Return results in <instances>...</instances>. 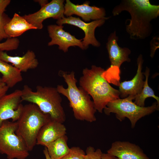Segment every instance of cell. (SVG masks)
<instances>
[{
	"mask_svg": "<svg viewBox=\"0 0 159 159\" xmlns=\"http://www.w3.org/2000/svg\"><path fill=\"white\" fill-rule=\"evenodd\" d=\"M124 11L130 15L126 29L131 39H144L151 34V21L159 16L158 5L152 4L149 0H123L113 8L112 14L115 16Z\"/></svg>",
	"mask_w": 159,
	"mask_h": 159,
	"instance_id": "6da1fadb",
	"label": "cell"
},
{
	"mask_svg": "<svg viewBox=\"0 0 159 159\" xmlns=\"http://www.w3.org/2000/svg\"><path fill=\"white\" fill-rule=\"evenodd\" d=\"M105 70L95 65L90 69L86 68L79 81L80 87L92 97L95 110L101 113L109 102L120 98L119 90L112 87L102 76Z\"/></svg>",
	"mask_w": 159,
	"mask_h": 159,
	"instance_id": "7a4b0ae2",
	"label": "cell"
},
{
	"mask_svg": "<svg viewBox=\"0 0 159 159\" xmlns=\"http://www.w3.org/2000/svg\"><path fill=\"white\" fill-rule=\"evenodd\" d=\"M59 74L64 78L67 85L65 88L58 85V92L66 97L69 102L74 117L77 120L91 122L95 121L96 111L91 96L83 89L76 85L77 80L73 71L70 73L60 71Z\"/></svg>",
	"mask_w": 159,
	"mask_h": 159,
	"instance_id": "3957f363",
	"label": "cell"
},
{
	"mask_svg": "<svg viewBox=\"0 0 159 159\" xmlns=\"http://www.w3.org/2000/svg\"><path fill=\"white\" fill-rule=\"evenodd\" d=\"M21 101L37 105L43 113L48 114L53 120L63 123L66 117L62 105V98L57 88L37 85L35 91L28 85L21 90Z\"/></svg>",
	"mask_w": 159,
	"mask_h": 159,
	"instance_id": "277c9868",
	"label": "cell"
},
{
	"mask_svg": "<svg viewBox=\"0 0 159 159\" xmlns=\"http://www.w3.org/2000/svg\"><path fill=\"white\" fill-rule=\"evenodd\" d=\"M51 119L49 115L42 112L35 104L30 103L24 105L20 117L16 121V133L23 139L29 151L36 144L41 128Z\"/></svg>",
	"mask_w": 159,
	"mask_h": 159,
	"instance_id": "5b68a950",
	"label": "cell"
},
{
	"mask_svg": "<svg viewBox=\"0 0 159 159\" xmlns=\"http://www.w3.org/2000/svg\"><path fill=\"white\" fill-rule=\"evenodd\" d=\"M135 96L129 95L124 98H119L109 102L103 110L105 113L109 115L115 114L120 121L127 118L130 120L132 128H134L140 119L159 110V105L156 102L150 106L142 107L138 106L132 100Z\"/></svg>",
	"mask_w": 159,
	"mask_h": 159,
	"instance_id": "8992f818",
	"label": "cell"
},
{
	"mask_svg": "<svg viewBox=\"0 0 159 159\" xmlns=\"http://www.w3.org/2000/svg\"><path fill=\"white\" fill-rule=\"evenodd\" d=\"M17 125L7 120L0 125V153L8 159H26L29 155L24 140L16 134Z\"/></svg>",
	"mask_w": 159,
	"mask_h": 159,
	"instance_id": "52a82bcc",
	"label": "cell"
},
{
	"mask_svg": "<svg viewBox=\"0 0 159 159\" xmlns=\"http://www.w3.org/2000/svg\"><path fill=\"white\" fill-rule=\"evenodd\" d=\"M64 2L63 0H52L37 11L23 17L37 29H41L45 19L52 18L58 20L64 17Z\"/></svg>",
	"mask_w": 159,
	"mask_h": 159,
	"instance_id": "ba28073f",
	"label": "cell"
},
{
	"mask_svg": "<svg viewBox=\"0 0 159 159\" xmlns=\"http://www.w3.org/2000/svg\"><path fill=\"white\" fill-rule=\"evenodd\" d=\"M106 20L100 19L87 23L79 17L71 16L64 17L58 20L56 23L59 25H63L65 24L73 25L82 30L85 33V36L82 42L84 49H86L90 44L97 47L100 46V43L95 38V31L97 27H100L104 24Z\"/></svg>",
	"mask_w": 159,
	"mask_h": 159,
	"instance_id": "9c48e42d",
	"label": "cell"
},
{
	"mask_svg": "<svg viewBox=\"0 0 159 159\" xmlns=\"http://www.w3.org/2000/svg\"><path fill=\"white\" fill-rule=\"evenodd\" d=\"M21 90H16L0 98V125L9 119L13 122L18 120L24 106L21 103Z\"/></svg>",
	"mask_w": 159,
	"mask_h": 159,
	"instance_id": "30bf717a",
	"label": "cell"
},
{
	"mask_svg": "<svg viewBox=\"0 0 159 159\" xmlns=\"http://www.w3.org/2000/svg\"><path fill=\"white\" fill-rule=\"evenodd\" d=\"M89 4L88 1L79 5L75 4L70 0H66L64 4V15L68 17L75 15L81 17L85 22L91 20L108 19L105 17L106 12L104 8L90 6Z\"/></svg>",
	"mask_w": 159,
	"mask_h": 159,
	"instance_id": "8fae6325",
	"label": "cell"
},
{
	"mask_svg": "<svg viewBox=\"0 0 159 159\" xmlns=\"http://www.w3.org/2000/svg\"><path fill=\"white\" fill-rule=\"evenodd\" d=\"M63 25L51 24L47 26V30L51 40L48 45L52 46L57 45L59 49L64 52L68 51L70 47L77 46L83 50L84 47L82 40L78 39L69 32L65 31Z\"/></svg>",
	"mask_w": 159,
	"mask_h": 159,
	"instance_id": "7c38bea8",
	"label": "cell"
},
{
	"mask_svg": "<svg viewBox=\"0 0 159 159\" xmlns=\"http://www.w3.org/2000/svg\"><path fill=\"white\" fill-rule=\"evenodd\" d=\"M107 152L119 159H150L139 146L128 141H115Z\"/></svg>",
	"mask_w": 159,
	"mask_h": 159,
	"instance_id": "4fadbf2b",
	"label": "cell"
},
{
	"mask_svg": "<svg viewBox=\"0 0 159 159\" xmlns=\"http://www.w3.org/2000/svg\"><path fill=\"white\" fill-rule=\"evenodd\" d=\"M118 37L115 31L108 37L106 47L107 50L111 67H116L119 69L124 62L131 61L129 55L131 53L130 49L127 47L122 48L117 43Z\"/></svg>",
	"mask_w": 159,
	"mask_h": 159,
	"instance_id": "5bb4252c",
	"label": "cell"
},
{
	"mask_svg": "<svg viewBox=\"0 0 159 159\" xmlns=\"http://www.w3.org/2000/svg\"><path fill=\"white\" fill-rule=\"evenodd\" d=\"M144 60L143 56L140 54L137 59L138 69L133 78L129 81H125L119 84L120 97L124 98L129 95L135 96L141 92L144 84V75L142 72Z\"/></svg>",
	"mask_w": 159,
	"mask_h": 159,
	"instance_id": "9a60e30c",
	"label": "cell"
},
{
	"mask_svg": "<svg viewBox=\"0 0 159 159\" xmlns=\"http://www.w3.org/2000/svg\"><path fill=\"white\" fill-rule=\"evenodd\" d=\"M66 128L63 123L51 119L41 128L38 135L36 145L45 147L65 135Z\"/></svg>",
	"mask_w": 159,
	"mask_h": 159,
	"instance_id": "2e32d148",
	"label": "cell"
},
{
	"mask_svg": "<svg viewBox=\"0 0 159 159\" xmlns=\"http://www.w3.org/2000/svg\"><path fill=\"white\" fill-rule=\"evenodd\" d=\"M0 59L6 62L12 63L21 72H25L29 69H34L39 64L35 53L30 50H28L21 57L11 56L4 51L0 50Z\"/></svg>",
	"mask_w": 159,
	"mask_h": 159,
	"instance_id": "e0dca14e",
	"label": "cell"
},
{
	"mask_svg": "<svg viewBox=\"0 0 159 159\" xmlns=\"http://www.w3.org/2000/svg\"><path fill=\"white\" fill-rule=\"evenodd\" d=\"M31 29H37L29 23L23 17L15 13L5 27L6 33L10 38H16L26 31Z\"/></svg>",
	"mask_w": 159,
	"mask_h": 159,
	"instance_id": "ac0fdd59",
	"label": "cell"
},
{
	"mask_svg": "<svg viewBox=\"0 0 159 159\" xmlns=\"http://www.w3.org/2000/svg\"><path fill=\"white\" fill-rule=\"evenodd\" d=\"M0 73L2 74V81L9 88L13 87L23 80L19 69L0 59Z\"/></svg>",
	"mask_w": 159,
	"mask_h": 159,
	"instance_id": "d6986e66",
	"label": "cell"
},
{
	"mask_svg": "<svg viewBox=\"0 0 159 159\" xmlns=\"http://www.w3.org/2000/svg\"><path fill=\"white\" fill-rule=\"evenodd\" d=\"M67 140L65 135L45 146L51 159H61L69 152L70 148L67 144Z\"/></svg>",
	"mask_w": 159,
	"mask_h": 159,
	"instance_id": "ffe728a7",
	"label": "cell"
},
{
	"mask_svg": "<svg viewBox=\"0 0 159 159\" xmlns=\"http://www.w3.org/2000/svg\"><path fill=\"white\" fill-rule=\"evenodd\" d=\"M150 72L149 68L147 67L145 72L143 73V75L145 76V79L143 89L140 92L135 96L134 100V102L140 107H145V100L148 97H152L155 99L158 105H159V97L155 95L154 91L149 86L148 84Z\"/></svg>",
	"mask_w": 159,
	"mask_h": 159,
	"instance_id": "44dd1931",
	"label": "cell"
},
{
	"mask_svg": "<svg viewBox=\"0 0 159 159\" xmlns=\"http://www.w3.org/2000/svg\"><path fill=\"white\" fill-rule=\"evenodd\" d=\"M20 41L17 38H9L2 43H0V50L10 51L18 49Z\"/></svg>",
	"mask_w": 159,
	"mask_h": 159,
	"instance_id": "7402d4cb",
	"label": "cell"
},
{
	"mask_svg": "<svg viewBox=\"0 0 159 159\" xmlns=\"http://www.w3.org/2000/svg\"><path fill=\"white\" fill-rule=\"evenodd\" d=\"M85 153L78 147L70 148L69 152L61 159H84Z\"/></svg>",
	"mask_w": 159,
	"mask_h": 159,
	"instance_id": "603a6c76",
	"label": "cell"
},
{
	"mask_svg": "<svg viewBox=\"0 0 159 159\" xmlns=\"http://www.w3.org/2000/svg\"><path fill=\"white\" fill-rule=\"evenodd\" d=\"M11 19L5 13L0 14V42L4 39L10 38L5 32V27Z\"/></svg>",
	"mask_w": 159,
	"mask_h": 159,
	"instance_id": "cb8c5ba5",
	"label": "cell"
},
{
	"mask_svg": "<svg viewBox=\"0 0 159 159\" xmlns=\"http://www.w3.org/2000/svg\"><path fill=\"white\" fill-rule=\"evenodd\" d=\"M84 159H102L103 153L100 149L95 150L94 148L89 146L87 147Z\"/></svg>",
	"mask_w": 159,
	"mask_h": 159,
	"instance_id": "d4e9b609",
	"label": "cell"
},
{
	"mask_svg": "<svg viewBox=\"0 0 159 159\" xmlns=\"http://www.w3.org/2000/svg\"><path fill=\"white\" fill-rule=\"evenodd\" d=\"M9 88L0 78V98L6 94Z\"/></svg>",
	"mask_w": 159,
	"mask_h": 159,
	"instance_id": "484cf974",
	"label": "cell"
},
{
	"mask_svg": "<svg viewBox=\"0 0 159 159\" xmlns=\"http://www.w3.org/2000/svg\"><path fill=\"white\" fill-rule=\"evenodd\" d=\"M10 2V0H0V14L5 13L6 8Z\"/></svg>",
	"mask_w": 159,
	"mask_h": 159,
	"instance_id": "4316f807",
	"label": "cell"
},
{
	"mask_svg": "<svg viewBox=\"0 0 159 159\" xmlns=\"http://www.w3.org/2000/svg\"><path fill=\"white\" fill-rule=\"evenodd\" d=\"M102 159H119L116 156L108 153H103L102 156Z\"/></svg>",
	"mask_w": 159,
	"mask_h": 159,
	"instance_id": "83f0119b",
	"label": "cell"
},
{
	"mask_svg": "<svg viewBox=\"0 0 159 159\" xmlns=\"http://www.w3.org/2000/svg\"><path fill=\"white\" fill-rule=\"evenodd\" d=\"M34 1L38 3L41 7L44 6L49 3L48 1L47 0H34Z\"/></svg>",
	"mask_w": 159,
	"mask_h": 159,
	"instance_id": "f1b7e54d",
	"label": "cell"
},
{
	"mask_svg": "<svg viewBox=\"0 0 159 159\" xmlns=\"http://www.w3.org/2000/svg\"><path fill=\"white\" fill-rule=\"evenodd\" d=\"M43 153L45 156L46 159H51L48 154L47 149L45 147L43 150Z\"/></svg>",
	"mask_w": 159,
	"mask_h": 159,
	"instance_id": "f546056e",
	"label": "cell"
}]
</instances>
